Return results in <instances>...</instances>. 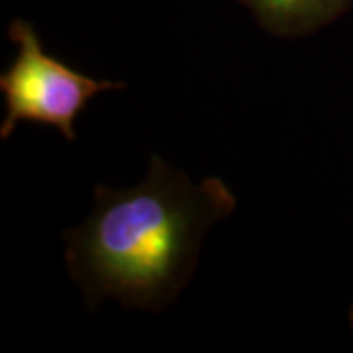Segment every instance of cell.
I'll return each instance as SVG.
<instances>
[{
    "instance_id": "cell-1",
    "label": "cell",
    "mask_w": 353,
    "mask_h": 353,
    "mask_svg": "<svg viewBox=\"0 0 353 353\" xmlns=\"http://www.w3.org/2000/svg\"><path fill=\"white\" fill-rule=\"evenodd\" d=\"M234 208L222 179L192 181L152 155L136 187H97L87 220L65 236L69 273L88 306L114 299L161 310L192 275L206 232Z\"/></svg>"
},
{
    "instance_id": "cell-2",
    "label": "cell",
    "mask_w": 353,
    "mask_h": 353,
    "mask_svg": "<svg viewBox=\"0 0 353 353\" xmlns=\"http://www.w3.org/2000/svg\"><path fill=\"white\" fill-rule=\"evenodd\" d=\"M8 38L18 48L10 69L0 77V88L6 99V116L0 124V138L12 136L22 120L41 122L57 128L65 139L73 141L75 120L90 99L104 90H120L126 85L99 81L77 73L63 61L43 50L38 34L24 20L8 28Z\"/></svg>"
},
{
    "instance_id": "cell-3",
    "label": "cell",
    "mask_w": 353,
    "mask_h": 353,
    "mask_svg": "<svg viewBox=\"0 0 353 353\" xmlns=\"http://www.w3.org/2000/svg\"><path fill=\"white\" fill-rule=\"evenodd\" d=\"M271 30L299 34L324 24L350 0H248Z\"/></svg>"
},
{
    "instance_id": "cell-4",
    "label": "cell",
    "mask_w": 353,
    "mask_h": 353,
    "mask_svg": "<svg viewBox=\"0 0 353 353\" xmlns=\"http://www.w3.org/2000/svg\"><path fill=\"white\" fill-rule=\"evenodd\" d=\"M352 330H353V304H352Z\"/></svg>"
}]
</instances>
